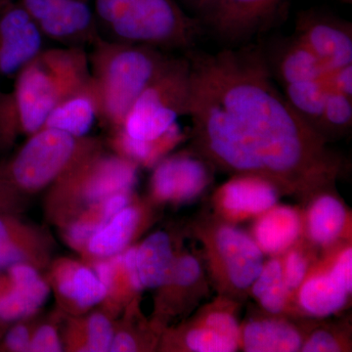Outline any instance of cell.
<instances>
[{
	"label": "cell",
	"mask_w": 352,
	"mask_h": 352,
	"mask_svg": "<svg viewBox=\"0 0 352 352\" xmlns=\"http://www.w3.org/2000/svg\"><path fill=\"white\" fill-rule=\"evenodd\" d=\"M30 351L57 352L62 351V344L56 330L50 325L38 329L30 344Z\"/></svg>",
	"instance_id": "34"
},
{
	"label": "cell",
	"mask_w": 352,
	"mask_h": 352,
	"mask_svg": "<svg viewBox=\"0 0 352 352\" xmlns=\"http://www.w3.org/2000/svg\"><path fill=\"white\" fill-rule=\"evenodd\" d=\"M302 231V219L293 208H271L261 214L254 228V241L263 252L275 254L289 249Z\"/></svg>",
	"instance_id": "19"
},
{
	"label": "cell",
	"mask_w": 352,
	"mask_h": 352,
	"mask_svg": "<svg viewBox=\"0 0 352 352\" xmlns=\"http://www.w3.org/2000/svg\"><path fill=\"white\" fill-rule=\"evenodd\" d=\"M346 221V210L340 201L323 195L314 201L308 212V234L316 244L329 245L339 237Z\"/></svg>",
	"instance_id": "26"
},
{
	"label": "cell",
	"mask_w": 352,
	"mask_h": 352,
	"mask_svg": "<svg viewBox=\"0 0 352 352\" xmlns=\"http://www.w3.org/2000/svg\"><path fill=\"white\" fill-rule=\"evenodd\" d=\"M10 275L13 289L0 298V318L6 321L34 314L50 296L47 284L32 266L15 264L11 266Z\"/></svg>",
	"instance_id": "16"
},
{
	"label": "cell",
	"mask_w": 352,
	"mask_h": 352,
	"mask_svg": "<svg viewBox=\"0 0 352 352\" xmlns=\"http://www.w3.org/2000/svg\"><path fill=\"white\" fill-rule=\"evenodd\" d=\"M129 193L113 194L102 201L103 208H102L101 221L103 222L104 226L116 214L126 208L129 206Z\"/></svg>",
	"instance_id": "39"
},
{
	"label": "cell",
	"mask_w": 352,
	"mask_h": 352,
	"mask_svg": "<svg viewBox=\"0 0 352 352\" xmlns=\"http://www.w3.org/2000/svg\"><path fill=\"white\" fill-rule=\"evenodd\" d=\"M139 219L138 210L127 206L90 238L87 245L88 252L99 258L119 254L133 237Z\"/></svg>",
	"instance_id": "23"
},
{
	"label": "cell",
	"mask_w": 352,
	"mask_h": 352,
	"mask_svg": "<svg viewBox=\"0 0 352 352\" xmlns=\"http://www.w3.org/2000/svg\"><path fill=\"white\" fill-rule=\"evenodd\" d=\"M113 338L112 324L104 315L94 314L87 323V351H109Z\"/></svg>",
	"instance_id": "30"
},
{
	"label": "cell",
	"mask_w": 352,
	"mask_h": 352,
	"mask_svg": "<svg viewBox=\"0 0 352 352\" xmlns=\"http://www.w3.org/2000/svg\"><path fill=\"white\" fill-rule=\"evenodd\" d=\"M219 205L234 219L263 214L276 206V185L258 175H238L221 187Z\"/></svg>",
	"instance_id": "14"
},
{
	"label": "cell",
	"mask_w": 352,
	"mask_h": 352,
	"mask_svg": "<svg viewBox=\"0 0 352 352\" xmlns=\"http://www.w3.org/2000/svg\"><path fill=\"white\" fill-rule=\"evenodd\" d=\"M190 63L187 56L170 57L159 75L143 90L127 112L124 133L139 140H156L188 116Z\"/></svg>",
	"instance_id": "5"
},
{
	"label": "cell",
	"mask_w": 352,
	"mask_h": 352,
	"mask_svg": "<svg viewBox=\"0 0 352 352\" xmlns=\"http://www.w3.org/2000/svg\"><path fill=\"white\" fill-rule=\"evenodd\" d=\"M90 78L87 48H44L15 76L12 91L0 92V129L32 135L67 95Z\"/></svg>",
	"instance_id": "2"
},
{
	"label": "cell",
	"mask_w": 352,
	"mask_h": 352,
	"mask_svg": "<svg viewBox=\"0 0 352 352\" xmlns=\"http://www.w3.org/2000/svg\"><path fill=\"white\" fill-rule=\"evenodd\" d=\"M168 234L156 232L136 248L135 261L143 289H155L170 283L175 263Z\"/></svg>",
	"instance_id": "20"
},
{
	"label": "cell",
	"mask_w": 352,
	"mask_h": 352,
	"mask_svg": "<svg viewBox=\"0 0 352 352\" xmlns=\"http://www.w3.org/2000/svg\"><path fill=\"white\" fill-rule=\"evenodd\" d=\"M352 122L351 97L331 88L324 108L322 133L324 131H342L351 127Z\"/></svg>",
	"instance_id": "29"
},
{
	"label": "cell",
	"mask_w": 352,
	"mask_h": 352,
	"mask_svg": "<svg viewBox=\"0 0 352 352\" xmlns=\"http://www.w3.org/2000/svg\"><path fill=\"white\" fill-rule=\"evenodd\" d=\"M135 252L136 248H131L124 254H122V265L126 270L129 283L134 289L139 291V289H142L143 287L139 280L138 267H136Z\"/></svg>",
	"instance_id": "41"
},
{
	"label": "cell",
	"mask_w": 352,
	"mask_h": 352,
	"mask_svg": "<svg viewBox=\"0 0 352 352\" xmlns=\"http://www.w3.org/2000/svg\"><path fill=\"white\" fill-rule=\"evenodd\" d=\"M103 226L101 220L99 221L80 220L69 227L68 233H67V239L73 247H87L90 238Z\"/></svg>",
	"instance_id": "35"
},
{
	"label": "cell",
	"mask_w": 352,
	"mask_h": 352,
	"mask_svg": "<svg viewBox=\"0 0 352 352\" xmlns=\"http://www.w3.org/2000/svg\"><path fill=\"white\" fill-rule=\"evenodd\" d=\"M284 96L289 106L305 122L322 135L324 108L331 87L328 78L283 85Z\"/></svg>",
	"instance_id": "25"
},
{
	"label": "cell",
	"mask_w": 352,
	"mask_h": 352,
	"mask_svg": "<svg viewBox=\"0 0 352 352\" xmlns=\"http://www.w3.org/2000/svg\"><path fill=\"white\" fill-rule=\"evenodd\" d=\"M56 280L60 293L82 308L94 307L108 294L94 271L85 266L68 264L58 272Z\"/></svg>",
	"instance_id": "24"
},
{
	"label": "cell",
	"mask_w": 352,
	"mask_h": 352,
	"mask_svg": "<svg viewBox=\"0 0 352 352\" xmlns=\"http://www.w3.org/2000/svg\"><path fill=\"white\" fill-rule=\"evenodd\" d=\"M282 267L285 282L289 291L300 288L305 282L308 268L307 258L303 254L296 251L289 252L285 259L284 264H282Z\"/></svg>",
	"instance_id": "32"
},
{
	"label": "cell",
	"mask_w": 352,
	"mask_h": 352,
	"mask_svg": "<svg viewBox=\"0 0 352 352\" xmlns=\"http://www.w3.org/2000/svg\"><path fill=\"white\" fill-rule=\"evenodd\" d=\"M283 0H214L204 17L230 43L251 38L270 23Z\"/></svg>",
	"instance_id": "11"
},
{
	"label": "cell",
	"mask_w": 352,
	"mask_h": 352,
	"mask_svg": "<svg viewBox=\"0 0 352 352\" xmlns=\"http://www.w3.org/2000/svg\"><path fill=\"white\" fill-rule=\"evenodd\" d=\"M100 118V102L92 78L60 102L48 116L43 127L85 138Z\"/></svg>",
	"instance_id": "15"
},
{
	"label": "cell",
	"mask_w": 352,
	"mask_h": 352,
	"mask_svg": "<svg viewBox=\"0 0 352 352\" xmlns=\"http://www.w3.org/2000/svg\"><path fill=\"white\" fill-rule=\"evenodd\" d=\"M185 3L193 9L195 12L201 14V17H205L210 7L214 4V0H183Z\"/></svg>",
	"instance_id": "44"
},
{
	"label": "cell",
	"mask_w": 352,
	"mask_h": 352,
	"mask_svg": "<svg viewBox=\"0 0 352 352\" xmlns=\"http://www.w3.org/2000/svg\"><path fill=\"white\" fill-rule=\"evenodd\" d=\"M252 288V294L266 311L272 314L283 311L289 291L285 282L281 261L272 259L264 264Z\"/></svg>",
	"instance_id": "28"
},
{
	"label": "cell",
	"mask_w": 352,
	"mask_h": 352,
	"mask_svg": "<svg viewBox=\"0 0 352 352\" xmlns=\"http://www.w3.org/2000/svg\"><path fill=\"white\" fill-rule=\"evenodd\" d=\"M339 1L342 2V3H346V4H351L352 3V0H339Z\"/></svg>",
	"instance_id": "45"
},
{
	"label": "cell",
	"mask_w": 352,
	"mask_h": 352,
	"mask_svg": "<svg viewBox=\"0 0 352 352\" xmlns=\"http://www.w3.org/2000/svg\"><path fill=\"white\" fill-rule=\"evenodd\" d=\"M98 150L97 142L90 139L43 127L23 146L9 173L22 188L41 189Z\"/></svg>",
	"instance_id": "6"
},
{
	"label": "cell",
	"mask_w": 352,
	"mask_h": 352,
	"mask_svg": "<svg viewBox=\"0 0 352 352\" xmlns=\"http://www.w3.org/2000/svg\"><path fill=\"white\" fill-rule=\"evenodd\" d=\"M113 139L116 148L120 156L126 157L134 164L152 166L157 164L166 152L175 147L182 138V131L178 124L156 140L145 141L132 138L120 129H115Z\"/></svg>",
	"instance_id": "27"
},
{
	"label": "cell",
	"mask_w": 352,
	"mask_h": 352,
	"mask_svg": "<svg viewBox=\"0 0 352 352\" xmlns=\"http://www.w3.org/2000/svg\"><path fill=\"white\" fill-rule=\"evenodd\" d=\"M328 82L336 91L352 97V65L329 73Z\"/></svg>",
	"instance_id": "38"
},
{
	"label": "cell",
	"mask_w": 352,
	"mask_h": 352,
	"mask_svg": "<svg viewBox=\"0 0 352 352\" xmlns=\"http://www.w3.org/2000/svg\"><path fill=\"white\" fill-rule=\"evenodd\" d=\"M25 258L24 251L11 242L6 226L0 220V268L11 267L14 264L22 263Z\"/></svg>",
	"instance_id": "33"
},
{
	"label": "cell",
	"mask_w": 352,
	"mask_h": 352,
	"mask_svg": "<svg viewBox=\"0 0 352 352\" xmlns=\"http://www.w3.org/2000/svg\"><path fill=\"white\" fill-rule=\"evenodd\" d=\"M201 265L194 256H182L175 258L171 270L170 283L177 286L188 287L195 284L200 279Z\"/></svg>",
	"instance_id": "31"
},
{
	"label": "cell",
	"mask_w": 352,
	"mask_h": 352,
	"mask_svg": "<svg viewBox=\"0 0 352 352\" xmlns=\"http://www.w3.org/2000/svg\"><path fill=\"white\" fill-rule=\"evenodd\" d=\"M241 340L239 324L230 312L219 310L204 317L190 329L185 344L195 352H232Z\"/></svg>",
	"instance_id": "17"
},
{
	"label": "cell",
	"mask_w": 352,
	"mask_h": 352,
	"mask_svg": "<svg viewBox=\"0 0 352 352\" xmlns=\"http://www.w3.org/2000/svg\"><path fill=\"white\" fill-rule=\"evenodd\" d=\"M295 36L329 73L352 65V27L346 21L318 11H305L296 21Z\"/></svg>",
	"instance_id": "10"
},
{
	"label": "cell",
	"mask_w": 352,
	"mask_h": 352,
	"mask_svg": "<svg viewBox=\"0 0 352 352\" xmlns=\"http://www.w3.org/2000/svg\"><path fill=\"white\" fill-rule=\"evenodd\" d=\"M45 36L19 0L0 6V78L16 76L44 50Z\"/></svg>",
	"instance_id": "8"
},
{
	"label": "cell",
	"mask_w": 352,
	"mask_h": 352,
	"mask_svg": "<svg viewBox=\"0 0 352 352\" xmlns=\"http://www.w3.org/2000/svg\"><path fill=\"white\" fill-rule=\"evenodd\" d=\"M214 247L230 284L238 289L252 287L264 265L256 241L236 227L222 226L215 232Z\"/></svg>",
	"instance_id": "13"
},
{
	"label": "cell",
	"mask_w": 352,
	"mask_h": 352,
	"mask_svg": "<svg viewBox=\"0 0 352 352\" xmlns=\"http://www.w3.org/2000/svg\"><path fill=\"white\" fill-rule=\"evenodd\" d=\"M187 58L188 116L197 147L208 162L287 188L317 186L339 173L325 136L277 89L263 50L190 51Z\"/></svg>",
	"instance_id": "1"
},
{
	"label": "cell",
	"mask_w": 352,
	"mask_h": 352,
	"mask_svg": "<svg viewBox=\"0 0 352 352\" xmlns=\"http://www.w3.org/2000/svg\"><path fill=\"white\" fill-rule=\"evenodd\" d=\"M122 254H119L113 261H101L95 265V274L99 280L109 289L113 286V278H115L116 267L120 263Z\"/></svg>",
	"instance_id": "42"
},
{
	"label": "cell",
	"mask_w": 352,
	"mask_h": 352,
	"mask_svg": "<svg viewBox=\"0 0 352 352\" xmlns=\"http://www.w3.org/2000/svg\"><path fill=\"white\" fill-rule=\"evenodd\" d=\"M46 38L90 47L101 36L92 0H19Z\"/></svg>",
	"instance_id": "7"
},
{
	"label": "cell",
	"mask_w": 352,
	"mask_h": 352,
	"mask_svg": "<svg viewBox=\"0 0 352 352\" xmlns=\"http://www.w3.org/2000/svg\"><path fill=\"white\" fill-rule=\"evenodd\" d=\"M271 73H275L282 85L327 78L329 72L320 60L300 39L287 41L274 55Z\"/></svg>",
	"instance_id": "18"
},
{
	"label": "cell",
	"mask_w": 352,
	"mask_h": 352,
	"mask_svg": "<svg viewBox=\"0 0 352 352\" xmlns=\"http://www.w3.org/2000/svg\"><path fill=\"white\" fill-rule=\"evenodd\" d=\"M333 276L344 285L349 292L352 291V250L347 248L344 250L333 263L330 270Z\"/></svg>",
	"instance_id": "37"
},
{
	"label": "cell",
	"mask_w": 352,
	"mask_h": 352,
	"mask_svg": "<svg viewBox=\"0 0 352 352\" xmlns=\"http://www.w3.org/2000/svg\"><path fill=\"white\" fill-rule=\"evenodd\" d=\"M103 38L145 44L161 50H188L200 23L176 0H92Z\"/></svg>",
	"instance_id": "4"
},
{
	"label": "cell",
	"mask_w": 352,
	"mask_h": 352,
	"mask_svg": "<svg viewBox=\"0 0 352 352\" xmlns=\"http://www.w3.org/2000/svg\"><path fill=\"white\" fill-rule=\"evenodd\" d=\"M31 338L25 326H16L6 337V344L13 351H30Z\"/></svg>",
	"instance_id": "40"
},
{
	"label": "cell",
	"mask_w": 352,
	"mask_h": 352,
	"mask_svg": "<svg viewBox=\"0 0 352 352\" xmlns=\"http://www.w3.org/2000/svg\"><path fill=\"white\" fill-rule=\"evenodd\" d=\"M63 178L82 191L90 204L102 203L118 193H129L138 183V164L122 156H104L96 151Z\"/></svg>",
	"instance_id": "9"
},
{
	"label": "cell",
	"mask_w": 352,
	"mask_h": 352,
	"mask_svg": "<svg viewBox=\"0 0 352 352\" xmlns=\"http://www.w3.org/2000/svg\"><path fill=\"white\" fill-rule=\"evenodd\" d=\"M349 295L351 292L329 271L303 282L298 302L308 314L326 317L340 311L346 305Z\"/></svg>",
	"instance_id": "22"
},
{
	"label": "cell",
	"mask_w": 352,
	"mask_h": 352,
	"mask_svg": "<svg viewBox=\"0 0 352 352\" xmlns=\"http://www.w3.org/2000/svg\"><path fill=\"white\" fill-rule=\"evenodd\" d=\"M300 351L303 352H336L342 351V347L333 333L327 331H317L310 336L309 339L302 344Z\"/></svg>",
	"instance_id": "36"
},
{
	"label": "cell",
	"mask_w": 352,
	"mask_h": 352,
	"mask_svg": "<svg viewBox=\"0 0 352 352\" xmlns=\"http://www.w3.org/2000/svg\"><path fill=\"white\" fill-rule=\"evenodd\" d=\"M6 0H0V6H1L2 3H4V2H6Z\"/></svg>",
	"instance_id": "46"
},
{
	"label": "cell",
	"mask_w": 352,
	"mask_h": 352,
	"mask_svg": "<svg viewBox=\"0 0 352 352\" xmlns=\"http://www.w3.org/2000/svg\"><path fill=\"white\" fill-rule=\"evenodd\" d=\"M136 349H138V344L135 340L129 333H119L117 336H113L109 351H135Z\"/></svg>",
	"instance_id": "43"
},
{
	"label": "cell",
	"mask_w": 352,
	"mask_h": 352,
	"mask_svg": "<svg viewBox=\"0 0 352 352\" xmlns=\"http://www.w3.org/2000/svg\"><path fill=\"white\" fill-rule=\"evenodd\" d=\"M88 52L90 75L100 119L118 129L132 104L170 61L164 50L145 44L112 41L100 36Z\"/></svg>",
	"instance_id": "3"
},
{
	"label": "cell",
	"mask_w": 352,
	"mask_h": 352,
	"mask_svg": "<svg viewBox=\"0 0 352 352\" xmlns=\"http://www.w3.org/2000/svg\"><path fill=\"white\" fill-rule=\"evenodd\" d=\"M243 349L248 352L300 351L302 340L295 327L276 319L250 322L241 333Z\"/></svg>",
	"instance_id": "21"
},
{
	"label": "cell",
	"mask_w": 352,
	"mask_h": 352,
	"mask_svg": "<svg viewBox=\"0 0 352 352\" xmlns=\"http://www.w3.org/2000/svg\"><path fill=\"white\" fill-rule=\"evenodd\" d=\"M207 161L192 154H178L160 162L152 175L153 193L163 201L193 200L212 179Z\"/></svg>",
	"instance_id": "12"
}]
</instances>
